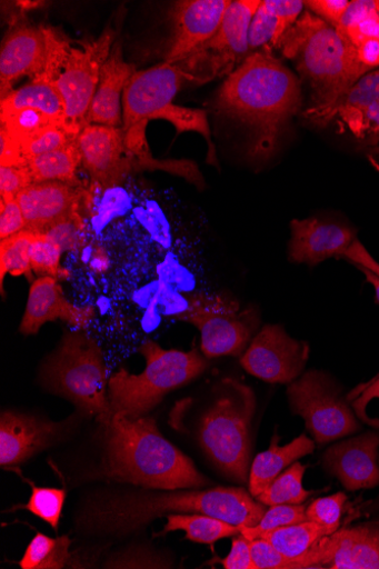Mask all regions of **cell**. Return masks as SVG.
<instances>
[{"label": "cell", "instance_id": "obj_1", "mask_svg": "<svg viewBox=\"0 0 379 569\" xmlns=\"http://www.w3.org/2000/svg\"><path fill=\"white\" fill-rule=\"evenodd\" d=\"M242 488L207 490L137 489L89 493L76 515V530L90 538L121 539L138 533L157 517L203 513L238 527H255L266 506Z\"/></svg>", "mask_w": 379, "mask_h": 569}, {"label": "cell", "instance_id": "obj_2", "mask_svg": "<svg viewBox=\"0 0 379 569\" xmlns=\"http://www.w3.org/2000/svg\"><path fill=\"white\" fill-rule=\"evenodd\" d=\"M302 106L298 78L270 50L253 51L231 73L216 98L225 117L249 131V158L268 161Z\"/></svg>", "mask_w": 379, "mask_h": 569}, {"label": "cell", "instance_id": "obj_3", "mask_svg": "<svg viewBox=\"0 0 379 569\" xmlns=\"http://www.w3.org/2000/svg\"><path fill=\"white\" fill-rule=\"evenodd\" d=\"M101 427L103 453L92 478L158 490L209 485L192 460L159 432L152 418L132 420L113 413Z\"/></svg>", "mask_w": 379, "mask_h": 569}, {"label": "cell", "instance_id": "obj_4", "mask_svg": "<svg viewBox=\"0 0 379 569\" xmlns=\"http://www.w3.org/2000/svg\"><path fill=\"white\" fill-rule=\"evenodd\" d=\"M186 83L192 81L181 66L167 62L136 72L128 81L122 97V128L126 149L134 172L152 171L158 166L146 138L148 122L156 119L171 122L178 133H200L209 146L208 162L213 160L218 164L206 112L173 103L177 93Z\"/></svg>", "mask_w": 379, "mask_h": 569}, {"label": "cell", "instance_id": "obj_5", "mask_svg": "<svg viewBox=\"0 0 379 569\" xmlns=\"http://www.w3.org/2000/svg\"><path fill=\"white\" fill-rule=\"evenodd\" d=\"M279 48L283 57L297 63L311 87L312 102L305 118L320 127L329 126L337 103L362 78L349 47L336 28L307 11L287 31Z\"/></svg>", "mask_w": 379, "mask_h": 569}, {"label": "cell", "instance_id": "obj_6", "mask_svg": "<svg viewBox=\"0 0 379 569\" xmlns=\"http://www.w3.org/2000/svg\"><path fill=\"white\" fill-rule=\"evenodd\" d=\"M146 359L140 375L121 369L108 380V401L111 412L128 419L147 417L167 395L199 378L207 369L208 361L197 349L180 351L161 348L148 340L139 348Z\"/></svg>", "mask_w": 379, "mask_h": 569}, {"label": "cell", "instance_id": "obj_7", "mask_svg": "<svg viewBox=\"0 0 379 569\" xmlns=\"http://www.w3.org/2000/svg\"><path fill=\"white\" fill-rule=\"evenodd\" d=\"M215 395L200 420V446L226 477L246 483L250 472L253 392L237 381L225 380Z\"/></svg>", "mask_w": 379, "mask_h": 569}, {"label": "cell", "instance_id": "obj_8", "mask_svg": "<svg viewBox=\"0 0 379 569\" xmlns=\"http://www.w3.org/2000/svg\"><path fill=\"white\" fill-rule=\"evenodd\" d=\"M40 379L44 389L72 401L100 425L110 420L102 350L83 330L64 335L59 348L43 361Z\"/></svg>", "mask_w": 379, "mask_h": 569}, {"label": "cell", "instance_id": "obj_9", "mask_svg": "<svg viewBox=\"0 0 379 569\" xmlns=\"http://www.w3.org/2000/svg\"><path fill=\"white\" fill-rule=\"evenodd\" d=\"M342 387L328 373L309 371L288 387L290 407L303 419L318 445L351 436L360 430Z\"/></svg>", "mask_w": 379, "mask_h": 569}, {"label": "cell", "instance_id": "obj_10", "mask_svg": "<svg viewBox=\"0 0 379 569\" xmlns=\"http://www.w3.org/2000/svg\"><path fill=\"white\" fill-rule=\"evenodd\" d=\"M259 0H236L229 6L218 32L179 62L192 83L230 76L249 57V30Z\"/></svg>", "mask_w": 379, "mask_h": 569}, {"label": "cell", "instance_id": "obj_11", "mask_svg": "<svg viewBox=\"0 0 379 569\" xmlns=\"http://www.w3.org/2000/svg\"><path fill=\"white\" fill-rule=\"evenodd\" d=\"M114 39L116 31L108 27L98 39L81 42V49L71 48L61 74L53 82L66 103L67 124L78 132L88 126L87 117Z\"/></svg>", "mask_w": 379, "mask_h": 569}, {"label": "cell", "instance_id": "obj_12", "mask_svg": "<svg viewBox=\"0 0 379 569\" xmlns=\"http://www.w3.org/2000/svg\"><path fill=\"white\" fill-rule=\"evenodd\" d=\"M177 319L199 329L206 358L239 356L257 325L251 310L238 315V305L222 298H196Z\"/></svg>", "mask_w": 379, "mask_h": 569}, {"label": "cell", "instance_id": "obj_13", "mask_svg": "<svg viewBox=\"0 0 379 569\" xmlns=\"http://www.w3.org/2000/svg\"><path fill=\"white\" fill-rule=\"evenodd\" d=\"M309 358L307 342L290 337L282 326H265L241 358L242 368L268 383L290 385L301 377Z\"/></svg>", "mask_w": 379, "mask_h": 569}, {"label": "cell", "instance_id": "obj_14", "mask_svg": "<svg viewBox=\"0 0 379 569\" xmlns=\"http://www.w3.org/2000/svg\"><path fill=\"white\" fill-rule=\"evenodd\" d=\"M379 569V523H366L338 530L321 538L296 569Z\"/></svg>", "mask_w": 379, "mask_h": 569}, {"label": "cell", "instance_id": "obj_15", "mask_svg": "<svg viewBox=\"0 0 379 569\" xmlns=\"http://www.w3.org/2000/svg\"><path fill=\"white\" fill-rule=\"evenodd\" d=\"M0 120L18 134L49 124H67L66 103L53 83L36 79L2 99Z\"/></svg>", "mask_w": 379, "mask_h": 569}, {"label": "cell", "instance_id": "obj_16", "mask_svg": "<svg viewBox=\"0 0 379 569\" xmlns=\"http://www.w3.org/2000/svg\"><path fill=\"white\" fill-rule=\"evenodd\" d=\"M82 166L102 189L121 186L133 173L123 128L88 124L78 138Z\"/></svg>", "mask_w": 379, "mask_h": 569}, {"label": "cell", "instance_id": "obj_17", "mask_svg": "<svg viewBox=\"0 0 379 569\" xmlns=\"http://www.w3.org/2000/svg\"><path fill=\"white\" fill-rule=\"evenodd\" d=\"M94 316L92 306L80 307L69 301L58 279L40 277L31 286L20 332L33 336L46 323L58 320L86 330Z\"/></svg>", "mask_w": 379, "mask_h": 569}, {"label": "cell", "instance_id": "obj_18", "mask_svg": "<svg viewBox=\"0 0 379 569\" xmlns=\"http://www.w3.org/2000/svg\"><path fill=\"white\" fill-rule=\"evenodd\" d=\"M230 0H186L172 12L174 32L167 63L177 64L220 29Z\"/></svg>", "mask_w": 379, "mask_h": 569}, {"label": "cell", "instance_id": "obj_19", "mask_svg": "<svg viewBox=\"0 0 379 569\" xmlns=\"http://www.w3.org/2000/svg\"><path fill=\"white\" fill-rule=\"evenodd\" d=\"M379 432H367L332 446L323 455V467L349 491L379 485Z\"/></svg>", "mask_w": 379, "mask_h": 569}, {"label": "cell", "instance_id": "obj_20", "mask_svg": "<svg viewBox=\"0 0 379 569\" xmlns=\"http://www.w3.org/2000/svg\"><path fill=\"white\" fill-rule=\"evenodd\" d=\"M290 229L289 261L310 268L330 258H340L357 239L350 227L316 218L293 220Z\"/></svg>", "mask_w": 379, "mask_h": 569}, {"label": "cell", "instance_id": "obj_21", "mask_svg": "<svg viewBox=\"0 0 379 569\" xmlns=\"http://www.w3.org/2000/svg\"><path fill=\"white\" fill-rule=\"evenodd\" d=\"M17 200L24 216L27 230L36 233H47L62 223L80 219L79 192L69 183H32L18 194Z\"/></svg>", "mask_w": 379, "mask_h": 569}, {"label": "cell", "instance_id": "obj_22", "mask_svg": "<svg viewBox=\"0 0 379 569\" xmlns=\"http://www.w3.org/2000/svg\"><path fill=\"white\" fill-rule=\"evenodd\" d=\"M64 431V423L4 411L0 419V465L8 468L30 459L60 440Z\"/></svg>", "mask_w": 379, "mask_h": 569}, {"label": "cell", "instance_id": "obj_23", "mask_svg": "<svg viewBox=\"0 0 379 569\" xmlns=\"http://www.w3.org/2000/svg\"><path fill=\"white\" fill-rule=\"evenodd\" d=\"M48 59L46 29L21 26L6 38L0 53V83L2 99L13 90V84L22 77L39 78Z\"/></svg>", "mask_w": 379, "mask_h": 569}, {"label": "cell", "instance_id": "obj_24", "mask_svg": "<svg viewBox=\"0 0 379 569\" xmlns=\"http://www.w3.org/2000/svg\"><path fill=\"white\" fill-rule=\"evenodd\" d=\"M134 73V67L123 60L121 43H116L110 59L102 67L99 84L87 117L88 124L121 127L123 123L121 97Z\"/></svg>", "mask_w": 379, "mask_h": 569}, {"label": "cell", "instance_id": "obj_25", "mask_svg": "<svg viewBox=\"0 0 379 569\" xmlns=\"http://www.w3.org/2000/svg\"><path fill=\"white\" fill-rule=\"evenodd\" d=\"M301 0H263L260 2L249 30L250 50L279 48L287 31L302 16Z\"/></svg>", "mask_w": 379, "mask_h": 569}, {"label": "cell", "instance_id": "obj_26", "mask_svg": "<svg viewBox=\"0 0 379 569\" xmlns=\"http://www.w3.org/2000/svg\"><path fill=\"white\" fill-rule=\"evenodd\" d=\"M278 442L279 437L276 435L268 450L257 455L252 461L249 472V492L255 498L272 485L295 461L315 450V442L306 435L282 447Z\"/></svg>", "mask_w": 379, "mask_h": 569}, {"label": "cell", "instance_id": "obj_27", "mask_svg": "<svg viewBox=\"0 0 379 569\" xmlns=\"http://www.w3.org/2000/svg\"><path fill=\"white\" fill-rule=\"evenodd\" d=\"M167 519L168 523L160 535L182 531L187 540L201 545L212 546L241 533L240 527L203 513H171Z\"/></svg>", "mask_w": 379, "mask_h": 569}, {"label": "cell", "instance_id": "obj_28", "mask_svg": "<svg viewBox=\"0 0 379 569\" xmlns=\"http://www.w3.org/2000/svg\"><path fill=\"white\" fill-rule=\"evenodd\" d=\"M82 164L78 139L67 147L51 151L28 162L33 183L59 181L74 186Z\"/></svg>", "mask_w": 379, "mask_h": 569}, {"label": "cell", "instance_id": "obj_29", "mask_svg": "<svg viewBox=\"0 0 379 569\" xmlns=\"http://www.w3.org/2000/svg\"><path fill=\"white\" fill-rule=\"evenodd\" d=\"M330 536V532L315 522L282 527L263 533L258 539H265L272 543L282 555L295 562L302 558L321 538Z\"/></svg>", "mask_w": 379, "mask_h": 569}, {"label": "cell", "instance_id": "obj_30", "mask_svg": "<svg viewBox=\"0 0 379 569\" xmlns=\"http://www.w3.org/2000/svg\"><path fill=\"white\" fill-rule=\"evenodd\" d=\"M71 545L67 536L50 538L37 533L19 565L22 569H62L71 559Z\"/></svg>", "mask_w": 379, "mask_h": 569}, {"label": "cell", "instance_id": "obj_31", "mask_svg": "<svg viewBox=\"0 0 379 569\" xmlns=\"http://www.w3.org/2000/svg\"><path fill=\"white\" fill-rule=\"evenodd\" d=\"M79 134L80 132L67 124H49L22 137L12 136L20 141L23 158L28 163L41 154L67 147L77 140Z\"/></svg>", "mask_w": 379, "mask_h": 569}, {"label": "cell", "instance_id": "obj_32", "mask_svg": "<svg viewBox=\"0 0 379 569\" xmlns=\"http://www.w3.org/2000/svg\"><path fill=\"white\" fill-rule=\"evenodd\" d=\"M34 232L24 230L11 238L0 241V287L4 295V279L8 273L12 277L31 276V246Z\"/></svg>", "mask_w": 379, "mask_h": 569}, {"label": "cell", "instance_id": "obj_33", "mask_svg": "<svg viewBox=\"0 0 379 569\" xmlns=\"http://www.w3.org/2000/svg\"><path fill=\"white\" fill-rule=\"evenodd\" d=\"M305 465L293 462L256 499L265 506L300 505L312 493L303 489Z\"/></svg>", "mask_w": 379, "mask_h": 569}, {"label": "cell", "instance_id": "obj_34", "mask_svg": "<svg viewBox=\"0 0 379 569\" xmlns=\"http://www.w3.org/2000/svg\"><path fill=\"white\" fill-rule=\"evenodd\" d=\"M335 121L350 131L369 157L379 159V103L339 116Z\"/></svg>", "mask_w": 379, "mask_h": 569}, {"label": "cell", "instance_id": "obj_35", "mask_svg": "<svg viewBox=\"0 0 379 569\" xmlns=\"http://www.w3.org/2000/svg\"><path fill=\"white\" fill-rule=\"evenodd\" d=\"M31 496L27 505H19L11 509H26L36 515L51 529L58 531L61 521L67 492L64 489L43 488L30 482Z\"/></svg>", "mask_w": 379, "mask_h": 569}, {"label": "cell", "instance_id": "obj_36", "mask_svg": "<svg viewBox=\"0 0 379 569\" xmlns=\"http://www.w3.org/2000/svg\"><path fill=\"white\" fill-rule=\"evenodd\" d=\"M306 509L307 507L303 503L270 506L257 526L251 528L240 527L241 535L251 541L260 538L266 532L307 522Z\"/></svg>", "mask_w": 379, "mask_h": 569}, {"label": "cell", "instance_id": "obj_37", "mask_svg": "<svg viewBox=\"0 0 379 569\" xmlns=\"http://www.w3.org/2000/svg\"><path fill=\"white\" fill-rule=\"evenodd\" d=\"M379 103V68L359 79L340 99L331 114V121L339 116L365 110Z\"/></svg>", "mask_w": 379, "mask_h": 569}, {"label": "cell", "instance_id": "obj_38", "mask_svg": "<svg viewBox=\"0 0 379 569\" xmlns=\"http://www.w3.org/2000/svg\"><path fill=\"white\" fill-rule=\"evenodd\" d=\"M62 246L47 233H36L31 246V268L40 277L62 279Z\"/></svg>", "mask_w": 379, "mask_h": 569}, {"label": "cell", "instance_id": "obj_39", "mask_svg": "<svg viewBox=\"0 0 379 569\" xmlns=\"http://www.w3.org/2000/svg\"><path fill=\"white\" fill-rule=\"evenodd\" d=\"M347 500L343 492L319 498L307 507V520L327 529L331 536L340 529Z\"/></svg>", "mask_w": 379, "mask_h": 569}, {"label": "cell", "instance_id": "obj_40", "mask_svg": "<svg viewBox=\"0 0 379 569\" xmlns=\"http://www.w3.org/2000/svg\"><path fill=\"white\" fill-rule=\"evenodd\" d=\"M172 563L153 550L143 547H132L116 553L107 568H171Z\"/></svg>", "mask_w": 379, "mask_h": 569}, {"label": "cell", "instance_id": "obj_41", "mask_svg": "<svg viewBox=\"0 0 379 569\" xmlns=\"http://www.w3.org/2000/svg\"><path fill=\"white\" fill-rule=\"evenodd\" d=\"M250 551L255 569H295L293 560L265 539L251 540Z\"/></svg>", "mask_w": 379, "mask_h": 569}, {"label": "cell", "instance_id": "obj_42", "mask_svg": "<svg viewBox=\"0 0 379 569\" xmlns=\"http://www.w3.org/2000/svg\"><path fill=\"white\" fill-rule=\"evenodd\" d=\"M379 398V378L360 383L352 391L347 395L356 417L363 423L373 429H379V420L371 419L367 413L368 403Z\"/></svg>", "mask_w": 379, "mask_h": 569}, {"label": "cell", "instance_id": "obj_43", "mask_svg": "<svg viewBox=\"0 0 379 569\" xmlns=\"http://www.w3.org/2000/svg\"><path fill=\"white\" fill-rule=\"evenodd\" d=\"M33 183L27 167H0V194L2 199H16L18 194Z\"/></svg>", "mask_w": 379, "mask_h": 569}, {"label": "cell", "instance_id": "obj_44", "mask_svg": "<svg viewBox=\"0 0 379 569\" xmlns=\"http://www.w3.org/2000/svg\"><path fill=\"white\" fill-rule=\"evenodd\" d=\"M27 230L21 207L16 199H0V240L11 238Z\"/></svg>", "mask_w": 379, "mask_h": 569}, {"label": "cell", "instance_id": "obj_45", "mask_svg": "<svg viewBox=\"0 0 379 569\" xmlns=\"http://www.w3.org/2000/svg\"><path fill=\"white\" fill-rule=\"evenodd\" d=\"M349 6L348 0H308L305 2V7L310 13L336 29L341 23Z\"/></svg>", "mask_w": 379, "mask_h": 569}, {"label": "cell", "instance_id": "obj_46", "mask_svg": "<svg viewBox=\"0 0 379 569\" xmlns=\"http://www.w3.org/2000/svg\"><path fill=\"white\" fill-rule=\"evenodd\" d=\"M20 141L7 129L0 128V167H27Z\"/></svg>", "mask_w": 379, "mask_h": 569}, {"label": "cell", "instance_id": "obj_47", "mask_svg": "<svg viewBox=\"0 0 379 569\" xmlns=\"http://www.w3.org/2000/svg\"><path fill=\"white\" fill-rule=\"evenodd\" d=\"M226 569H255L250 540L241 533L235 537L230 553L222 560Z\"/></svg>", "mask_w": 379, "mask_h": 569}, {"label": "cell", "instance_id": "obj_48", "mask_svg": "<svg viewBox=\"0 0 379 569\" xmlns=\"http://www.w3.org/2000/svg\"><path fill=\"white\" fill-rule=\"evenodd\" d=\"M340 258L349 261L355 267L366 269L379 279V263L358 239L353 241Z\"/></svg>", "mask_w": 379, "mask_h": 569}, {"label": "cell", "instance_id": "obj_49", "mask_svg": "<svg viewBox=\"0 0 379 569\" xmlns=\"http://www.w3.org/2000/svg\"><path fill=\"white\" fill-rule=\"evenodd\" d=\"M366 278V281L375 289V301L379 305V279L363 268L356 267Z\"/></svg>", "mask_w": 379, "mask_h": 569}, {"label": "cell", "instance_id": "obj_50", "mask_svg": "<svg viewBox=\"0 0 379 569\" xmlns=\"http://www.w3.org/2000/svg\"><path fill=\"white\" fill-rule=\"evenodd\" d=\"M375 3H376L377 12H378V14H379V0H375Z\"/></svg>", "mask_w": 379, "mask_h": 569}, {"label": "cell", "instance_id": "obj_51", "mask_svg": "<svg viewBox=\"0 0 379 569\" xmlns=\"http://www.w3.org/2000/svg\"><path fill=\"white\" fill-rule=\"evenodd\" d=\"M378 378H379V372L372 379H370V380H376Z\"/></svg>", "mask_w": 379, "mask_h": 569}]
</instances>
